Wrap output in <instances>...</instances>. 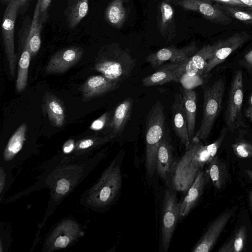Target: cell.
I'll return each mask as SVG.
<instances>
[{
    "label": "cell",
    "mask_w": 252,
    "mask_h": 252,
    "mask_svg": "<svg viewBox=\"0 0 252 252\" xmlns=\"http://www.w3.org/2000/svg\"><path fill=\"white\" fill-rule=\"evenodd\" d=\"M235 155L239 158H252V142L245 139H240L232 145Z\"/></svg>",
    "instance_id": "obj_32"
},
{
    "label": "cell",
    "mask_w": 252,
    "mask_h": 252,
    "mask_svg": "<svg viewBox=\"0 0 252 252\" xmlns=\"http://www.w3.org/2000/svg\"><path fill=\"white\" fill-rule=\"evenodd\" d=\"M52 0H42L39 7V22L41 25L47 21L48 10Z\"/></svg>",
    "instance_id": "obj_36"
},
{
    "label": "cell",
    "mask_w": 252,
    "mask_h": 252,
    "mask_svg": "<svg viewBox=\"0 0 252 252\" xmlns=\"http://www.w3.org/2000/svg\"><path fill=\"white\" fill-rule=\"evenodd\" d=\"M242 3L245 4L248 8L252 11V0H240Z\"/></svg>",
    "instance_id": "obj_39"
},
{
    "label": "cell",
    "mask_w": 252,
    "mask_h": 252,
    "mask_svg": "<svg viewBox=\"0 0 252 252\" xmlns=\"http://www.w3.org/2000/svg\"><path fill=\"white\" fill-rule=\"evenodd\" d=\"M197 50V48L194 42L181 48L172 46L150 54L146 58V61L153 68L159 66L166 61H170L171 63L184 62L193 55Z\"/></svg>",
    "instance_id": "obj_12"
},
{
    "label": "cell",
    "mask_w": 252,
    "mask_h": 252,
    "mask_svg": "<svg viewBox=\"0 0 252 252\" xmlns=\"http://www.w3.org/2000/svg\"><path fill=\"white\" fill-rule=\"evenodd\" d=\"M161 17L159 22V30L162 34L171 24L173 17L172 7L167 2L163 1L160 4Z\"/></svg>",
    "instance_id": "obj_31"
},
{
    "label": "cell",
    "mask_w": 252,
    "mask_h": 252,
    "mask_svg": "<svg viewBox=\"0 0 252 252\" xmlns=\"http://www.w3.org/2000/svg\"><path fill=\"white\" fill-rule=\"evenodd\" d=\"M28 1L29 0H18L19 9L25 6L28 3Z\"/></svg>",
    "instance_id": "obj_40"
},
{
    "label": "cell",
    "mask_w": 252,
    "mask_h": 252,
    "mask_svg": "<svg viewBox=\"0 0 252 252\" xmlns=\"http://www.w3.org/2000/svg\"><path fill=\"white\" fill-rule=\"evenodd\" d=\"M233 213L234 211L232 209H229L218 216L209 225L202 237L193 248L192 252H209L211 251Z\"/></svg>",
    "instance_id": "obj_13"
},
{
    "label": "cell",
    "mask_w": 252,
    "mask_h": 252,
    "mask_svg": "<svg viewBox=\"0 0 252 252\" xmlns=\"http://www.w3.org/2000/svg\"><path fill=\"white\" fill-rule=\"evenodd\" d=\"M89 0H68L64 14L70 29L75 28L87 15L89 10Z\"/></svg>",
    "instance_id": "obj_26"
},
{
    "label": "cell",
    "mask_w": 252,
    "mask_h": 252,
    "mask_svg": "<svg viewBox=\"0 0 252 252\" xmlns=\"http://www.w3.org/2000/svg\"><path fill=\"white\" fill-rule=\"evenodd\" d=\"M113 111L106 112L99 118L95 120L92 124L90 128L94 131H98L104 128H108L110 123Z\"/></svg>",
    "instance_id": "obj_34"
},
{
    "label": "cell",
    "mask_w": 252,
    "mask_h": 252,
    "mask_svg": "<svg viewBox=\"0 0 252 252\" xmlns=\"http://www.w3.org/2000/svg\"><path fill=\"white\" fill-rule=\"evenodd\" d=\"M220 42L204 46L186 62L184 73L180 82L184 88L192 89L202 84V76H204L208 61L213 56Z\"/></svg>",
    "instance_id": "obj_6"
},
{
    "label": "cell",
    "mask_w": 252,
    "mask_h": 252,
    "mask_svg": "<svg viewBox=\"0 0 252 252\" xmlns=\"http://www.w3.org/2000/svg\"><path fill=\"white\" fill-rule=\"evenodd\" d=\"M224 91L225 84L221 78L208 86L204 91L202 118L200 126L194 135L202 142H206L210 135L221 109Z\"/></svg>",
    "instance_id": "obj_5"
},
{
    "label": "cell",
    "mask_w": 252,
    "mask_h": 252,
    "mask_svg": "<svg viewBox=\"0 0 252 252\" xmlns=\"http://www.w3.org/2000/svg\"><path fill=\"white\" fill-rule=\"evenodd\" d=\"M247 239L246 227L242 225L219 249V252H240L243 251Z\"/></svg>",
    "instance_id": "obj_29"
},
{
    "label": "cell",
    "mask_w": 252,
    "mask_h": 252,
    "mask_svg": "<svg viewBox=\"0 0 252 252\" xmlns=\"http://www.w3.org/2000/svg\"><path fill=\"white\" fill-rule=\"evenodd\" d=\"M119 87V83L108 79L103 75H94L85 81L81 91L84 99L88 101L114 91Z\"/></svg>",
    "instance_id": "obj_20"
},
{
    "label": "cell",
    "mask_w": 252,
    "mask_h": 252,
    "mask_svg": "<svg viewBox=\"0 0 252 252\" xmlns=\"http://www.w3.org/2000/svg\"><path fill=\"white\" fill-rule=\"evenodd\" d=\"M175 162L173 145L168 131L166 130L158 149L156 171L166 184L171 181Z\"/></svg>",
    "instance_id": "obj_16"
},
{
    "label": "cell",
    "mask_w": 252,
    "mask_h": 252,
    "mask_svg": "<svg viewBox=\"0 0 252 252\" xmlns=\"http://www.w3.org/2000/svg\"><path fill=\"white\" fill-rule=\"evenodd\" d=\"M216 5L229 17L246 24L252 25V11L222 3Z\"/></svg>",
    "instance_id": "obj_30"
},
{
    "label": "cell",
    "mask_w": 252,
    "mask_h": 252,
    "mask_svg": "<svg viewBox=\"0 0 252 252\" xmlns=\"http://www.w3.org/2000/svg\"><path fill=\"white\" fill-rule=\"evenodd\" d=\"M179 4L187 10L198 12L208 20L216 24L227 25L232 22L230 17L217 5L204 0H181Z\"/></svg>",
    "instance_id": "obj_17"
},
{
    "label": "cell",
    "mask_w": 252,
    "mask_h": 252,
    "mask_svg": "<svg viewBox=\"0 0 252 252\" xmlns=\"http://www.w3.org/2000/svg\"><path fill=\"white\" fill-rule=\"evenodd\" d=\"M175 191L173 188L167 189L163 197L160 244L164 252L168 250L177 222L180 218L181 202L178 201Z\"/></svg>",
    "instance_id": "obj_8"
},
{
    "label": "cell",
    "mask_w": 252,
    "mask_h": 252,
    "mask_svg": "<svg viewBox=\"0 0 252 252\" xmlns=\"http://www.w3.org/2000/svg\"><path fill=\"white\" fill-rule=\"evenodd\" d=\"M104 157V153L84 160L62 163L57 166H50L44 176L35 185V190L38 186L49 189L50 198L44 218L39 225L43 226L46 219L56 209L57 206L68 196L84 180L89 173Z\"/></svg>",
    "instance_id": "obj_1"
},
{
    "label": "cell",
    "mask_w": 252,
    "mask_h": 252,
    "mask_svg": "<svg viewBox=\"0 0 252 252\" xmlns=\"http://www.w3.org/2000/svg\"><path fill=\"white\" fill-rule=\"evenodd\" d=\"M12 175L7 174L2 166L0 167V198L2 197L13 182Z\"/></svg>",
    "instance_id": "obj_35"
},
{
    "label": "cell",
    "mask_w": 252,
    "mask_h": 252,
    "mask_svg": "<svg viewBox=\"0 0 252 252\" xmlns=\"http://www.w3.org/2000/svg\"><path fill=\"white\" fill-rule=\"evenodd\" d=\"M136 61L117 43L104 45L99 50L94 69L108 79L117 83L124 82L130 76Z\"/></svg>",
    "instance_id": "obj_3"
},
{
    "label": "cell",
    "mask_w": 252,
    "mask_h": 252,
    "mask_svg": "<svg viewBox=\"0 0 252 252\" xmlns=\"http://www.w3.org/2000/svg\"><path fill=\"white\" fill-rule=\"evenodd\" d=\"M250 202L252 206V191H250L249 194Z\"/></svg>",
    "instance_id": "obj_42"
},
{
    "label": "cell",
    "mask_w": 252,
    "mask_h": 252,
    "mask_svg": "<svg viewBox=\"0 0 252 252\" xmlns=\"http://www.w3.org/2000/svg\"><path fill=\"white\" fill-rule=\"evenodd\" d=\"M249 35L245 32H236L221 40L213 56L208 61L204 76H206L216 66L221 63L234 51L246 43Z\"/></svg>",
    "instance_id": "obj_15"
},
{
    "label": "cell",
    "mask_w": 252,
    "mask_h": 252,
    "mask_svg": "<svg viewBox=\"0 0 252 252\" xmlns=\"http://www.w3.org/2000/svg\"><path fill=\"white\" fill-rule=\"evenodd\" d=\"M42 0H37L34 9L33 17L32 19L30 30V34L33 36H38L41 34L43 26L39 22V7Z\"/></svg>",
    "instance_id": "obj_33"
},
{
    "label": "cell",
    "mask_w": 252,
    "mask_h": 252,
    "mask_svg": "<svg viewBox=\"0 0 252 252\" xmlns=\"http://www.w3.org/2000/svg\"><path fill=\"white\" fill-rule=\"evenodd\" d=\"M244 98L243 74L241 70L235 73L230 87L225 112L226 127L233 131L242 124V107Z\"/></svg>",
    "instance_id": "obj_11"
},
{
    "label": "cell",
    "mask_w": 252,
    "mask_h": 252,
    "mask_svg": "<svg viewBox=\"0 0 252 252\" xmlns=\"http://www.w3.org/2000/svg\"><path fill=\"white\" fill-rule=\"evenodd\" d=\"M133 105V99L128 97L117 106L113 111L107 134L110 135L114 138L123 132L130 117Z\"/></svg>",
    "instance_id": "obj_22"
},
{
    "label": "cell",
    "mask_w": 252,
    "mask_h": 252,
    "mask_svg": "<svg viewBox=\"0 0 252 252\" xmlns=\"http://www.w3.org/2000/svg\"><path fill=\"white\" fill-rule=\"evenodd\" d=\"M185 63H170L162 65L154 73L142 79L143 85L151 87L162 85L170 82H180L184 73Z\"/></svg>",
    "instance_id": "obj_18"
},
{
    "label": "cell",
    "mask_w": 252,
    "mask_h": 252,
    "mask_svg": "<svg viewBox=\"0 0 252 252\" xmlns=\"http://www.w3.org/2000/svg\"><path fill=\"white\" fill-rule=\"evenodd\" d=\"M19 10L18 0H11L5 9L2 21L1 33L10 72L14 77L17 57L14 50L15 26Z\"/></svg>",
    "instance_id": "obj_10"
},
{
    "label": "cell",
    "mask_w": 252,
    "mask_h": 252,
    "mask_svg": "<svg viewBox=\"0 0 252 252\" xmlns=\"http://www.w3.org/2000/svg\"><path fill=\"white\" fill-rule=\"evenodd\" d=\"M208 179L207 172L201 170L198 172L194 182L188 189L184 198L180 202V218L188 215L194 207L202 193Z\"/></svg>",
    "instance_id": "obj_21"
},
{
    "label": "cell",
    "mask_w": 252,
    "mask_h": 252,
    "mask_svg": "<svg viewBox=\"0 0 252 252\" xmlns=\"http://www.w3.org/2000/svg\"><path fill=\"white\" fill-rule=\"evenodd\" d=\"M109 134L103 137L93 136L85 137L75 142L74 151L71 156L63 162L76 161L88 158L93 150L112 140Z\"/></svg>",
    "instance_id": "obj_23"
},
{
    "label": "cell",
    "mask_w": 252,
    "mask_h": 252,
    "mask_svg": "<svg viewBox=\"0 0 252 252\" xmlns=\"http://www.w3.org/2000/svg\"><path fill=\"white\" fill-rule=\"evenodd\" d=\"M124 0H113L108 5L105 14L106 20L111 26L119 28L126 19V13Z\"/></svg>",
    "instance_id": "obj_28"
},
{
    "label": "cell",
    "mask_w": 252,
    "mask_h": 252,
    "mask_svg": "<svg viewBox=\"0 0 252 252\" xmlns=\"http://www.w3.org/2000/svg\"><path fill=\"white\" fill-rule=\"evenodd\" d=\"M186 113L190 141L194 136L196 123L197 98L194 91L183 88L180 91Z\"/></svg>",
    "instance_id": "obj_25"
},
{
    "label": "cell",
    "mask_w": 252,
    "mask_h": 252,
    "mask_svg": "<svg viewBox=\"0 0 252 252\" xmlns=\"http://www.w3.org/2000/svg\"><path fill=\"white\" fill-rule=\"evenodd\" d=\"M203 167L193 156L191 143L185 154L176 161L172 175L173 188L178 191H187Z\"/></svg>",
    "instance_id": "obj_9"
},
{
    "label": "cell",
    "mask_w": 252,
    "mask_h": 252,
    "mask_svg": "<svg viewBox=\"0 0 252 252\" xmlns=\"http://www.w3.org/2000/svg\"><path fill=\"white\" fill-rule=\"evenodd\" d=\"M222 4L238 7L244 9H249L248 7L240 0H214Z\"/></svg>",
    "instance_id": "obj_37"
},
{
    "label": "cell",
    "mask_w": 252,
    "mask_h": 252,
    "mask_svg": "<svg viewBox=\"0 0 252 252\" xmlns=\"http://www.w3.org/2000/svg\"><path fill=\"white\" fill-rule=\"evenodd\" d=\"M83 54V49L77 46L59 50L49 60L45 68L46 73L48 74L64 73L80 60Z\"/></svg>",
    "instance_id": "obj_14"
},
{
    "label": "cell",
    "mask_w": 252,
    "mask_h": 252,
    "mask_svg": "<svg viewBox=\"0 0 252 252\" xmlns=\"http://www.w3.org/2000/svg\"><path fill=\"white\" fill-rule=\"evenodd\" d=\"M83 233L81 225L76 220H63L48 234L44 243L43 251L49 252L67 248L78 240Z\"/></svg>",
    "instance_id": "obj_7"
},
{
    "label": "cell",
    "mask_w": 252,
    "mask_h": 252,
    "mask_svg": "<svg viewBox=\"0 0 252 252\" xmlns=\"http://www.w3.org/2000/svg\"><path fill=\"white\" fill-rule=\"evenodd\" d=\"M171 108L173 129L182 144L187 149L190 141L182 95L180 92L175 95Z\"/></svg>",
    "instance_id": "obj_19"
},
{
    "label": "cell",
    "mask_w": 252,
    "mask_h": 252,
    "mask_svg": "<svg viewBox=\"0 0 252 252\" xmlns=\"http://www.w3.org/2000/svg\"><path fill=\"white\" fill-rule=\"evenodd\" d=\"M165 115L162 103L157 101L146 119L145 164L147 173L152 177L156 171L158 149L166 131Z\"/></svg>",
    "instance_id": "obj_4"
},
{
    "label": "cell",
    "mask_w": 252,
    "mask_h": 252,
    "mask_svg": "<svg viewBox=\"0 0 252 252\" xmlns=\"http://www.w3.org/2000/svg\"><path fill=\"white\" fill-rule=\"evenodd\" d=\"M207 172L213 185L217 189H223L228 180L226 164L215 156L208 164Z\"/></svg>",
    "instance_id": "obj_27"
},
{
    "label": "cell",
    "mask_w": 252,
    "mask_h": 252,
    "mask_svg": "<svg viewBox=\"0 0 252 252\" xmlns=\"http://www.w3.org/2000/svg\"><path fill=\"white\" fill-rule=\"evenodd\" d=\"M244 64L248 69L252 70V50L245 55Z\"/></svg>",
    "instance_id": "obj_38"
},
{
    "label": "cell",
    "mask_w": 252,
    "mask_h": 252,
    "mask_svg": "<svg viewBox=\"0 0 252 252\" xmlns=\"http://www.w3.org/2000/svg\"><path fill=\"white\" fill-rule=\"evenodd\" d=\"M11 0H1V2L4 3L8 4Z\"/></svg>",
    "instance_id": "obj_43"
},
{
    "label": "cell",
    "mask_w": 252,
    "mask_h": 252,
    "mask_svg": "<svg viewBox=\"0 0 252 252\" xmlns=\"http://www.w3.org/2000/svg\"><path fill=\"white\" fill-rule=\"evenodd\" d=\"M122 183L120 162L116 157L94 185L82 195L81 202L92 210L105 208L116 198Z\"/></svg>",
    "instance_id": "obj_2"
},
{
    "label": "cell",
    "mask_w": 252,
    "mask_h": 252,
    "mask_svg": "<svg viewBox=\"0 0 252 252\" xmlns=\"http://www.w3.org/2000/svg\"><path fill=\"white\" fill-rule=\"evenodd\" d=\"M43 110L55 127L62 126L65 121V111L62 101L55 95L47 92L43 100Z\"/></svg>",
    "instance_id": "obj_24"
},
{
    "label": "cell",
    "mask_w": 252,
    "mask_h": 252,
    "mask_svg": "<svg viewBox=\"0 0 252 252\" xmlns=\"http://www.w3.org/2000/svg\"><path fill=\"white\" fill-rule=\"evenodd\" d=\"M246 174L248 175L249 178L252 180V170H246L245 171Z\"/></svg>",
    "instance_id": "obj_41"
}]
</instances>
